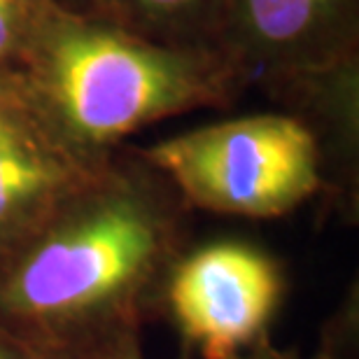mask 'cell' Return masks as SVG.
Returning a JSON list of instances; mask_svg holds the SVG:
<instances>
[{
	"instance_id": "cell-11",
	"label": "cell",
	"mask_w": 359,
	"mask_h": 359,
	"mask_svg": "<svg viewBox=\"0 0 359 359\" xmlns=\"http://www.w3.org/2000/svg\"><path fill=\"white\" fill-rule=\"evenodd\" d=\"M126 359H135V357H126Z\"/></svg>"
},
{
	"instance_id": "cell-4",
	"label": "cell",
	"mask_w": 359,
	"mask_h": 359,
	"mask_svg": "<svg viewBox=\"0 0 359 359\" xmlns=\"http://www.w3.org/2000/svg\"><path fill=\"white\" fill-rule=\"evenodd\" d=\"M278 292V273L266 257L224 243L201 250L177 269L170 301L208 359H226L266 325Z\"/></svg>"
},
{
	"instance_id": "cell-1",
	"label": "cell",
	"mask_w": 359,
	"mask_h": 359,
	"mask_svg": "<svg viewBox=\"0 0 359 359\" xmlns=\"http://www.w3.org/2000/svg\"><path fill=\"white\" fill-rule=\"evenodd\" d=\"M194 203L233 215H278L318 184L315 140L287 117H250L196 128L149 149Z\"/></svg>"
},
{
	"instance_id": "cell-7",
	"label": "cell",
	"mask_w": 359,
	"mask_h": 359,
	"mask_svg": "<svg viewBox=\"0 0 359 359\" xmlns=\"http://www.w3.org/2000/svg\"><path fill=\"white\" fill-rule=\"evenodd\" d=\"M14 31V0H0V54L5 52Z\"/></svg>"
},
{
	"instance_id": "cell-8",
	"label": "cell",
	"mask_w": 359,
	"mask_h": 359,
	"mask_svg": "<svg viewBox=\"0 0 359 359\" xmlns=\"http://www.w3.org/2000/svg\"><path fill=\"white\" fill-rule=\"evenodd\" d=\"M131 3L145 7V10H159V12H163V10H177V7L189 5V3H194V0H131Z\"/></svg>"
},
{
	"instance_id": "cell-2",
	"label": "cell",
	"mask_w": 359,
	"mask_h": 359,
	"mask_svg": "<svg viewBox=\"0 0 359 359\" xmlns=\"http://www.w3.org/2000/svg\"><path fill=\"white\" fill-rule=\"evenodd\" d=\"M49 84L75 133L107 140L194 96V75L173 54L112 33L68 31L49 49Z\"/></svg>"
},
{
	"instance_id": "cell-9",
	"label": "cell",
	"mask_w": 359,
	"mask_h": 359,
	"mask_svg": "<svg viewBox=\"0 0 359 359\" xmlns=\"http://www.w3.org/2000/svg\"><path fill=\"white\" fill-rule=\"evenodd\" d=\"M14 135H19L17 128H14L5 117H0V142L10 140V138H14Z\"/></svg>"
},
{
	"instance_id": "cell-3",
	"label": "cell",
	"mask_w": 359,
	"mask_h": 359,
	"mask_svg": "<svg viewBox=\"0 0 359 359\" xmlns=\"http://www.w3.org/2000/svg\"><path fill=\"white\" fill-rule=\"evenodd\" d=\"M154 252V229L131 203H112L47 241L19 271L14 306L33 315L73 313L121 290Z\"/></svg>"
},
{
	"instance_id": "cell-5",
	"label": "cell",
	"mask_w": 359,
	"mask_h": 359,
	"mask_svg": "<svg viewBox=\"0 0 359 359\" xmlns=\"http://www.w3.org/2000/svg\"><path fill=\"white\" fill-rule=\"evenodd\" d=\"M49 166L26 145L21 135L0 142V222L45 189Z\"/></svg>"
},
{
	"instance_id": "cell-10",
	"label": "cell",
	"mask_w": 359,
	"mask_h": 359,
	"mask_svg": "<svg viewBox=\"0 0 359 359\" xmlns=\"http://www.w3.org/2000/svg\"><path fill=\"white\" fill-rule=\"evenodd\" d=\"M0 359H17V357H12V355H5V353H0Z\"/></svg>"
},
{
	"instance_id": "cell-6",
	"label": "cell",
	"mask_w": 359,
	"mask_h": 359,
	"mask_svg": "<svg viewBox=\"0 0 359 359\" xmlns=\"http://www.w3.org/2000/svg\"><path fill=\"white\" fill-rule=\"evenodd\" d=\"M329 3L332 0H245L250 24L269 42L297 40Z\"/></svg>"
}]
</instances>
